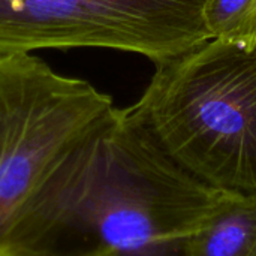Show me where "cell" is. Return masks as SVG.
Instances as JSON below:
<instances>
[{
  "instance_id": "4",
  "label": "cell",
  "mask_w": 256,
  "mask_h": 256,
  "mask_svg": "<svg viewBox=\"0 0 256 256\" xmlns=\"http://www.w3.org/2000/svg\"><path fill=\"white\" fill-rule=\"evenodd\" d=\"M207 0H0V54L108 48L162 63L212 39Z\"/></svg>"
},
{
  "instance_id": "5",
  "label": "cell",
  "mask_w": 256,
  "mask_h": 256,
  "mask_svg": "<svg viewBox=\"0 0 256 256\" xmlns=\"http://www.w3.org/2000/svg\"><path fill=\"white\" fill-rule=\"evenodd\" d=\"M186 256H256V195L225 192Z\"/></svg>"
},
{
  "instance_id": "1",
  "label": "cell",
  "mask_w": 256,
  "mask_h": 256,
  "mask_svg": "<svg viewBox=\"0 0 256 256\" xmlns=\"http://www.w3.org/2000/svg\"><path fill=\"white\" fill-rule=\"evenodd\" d=\"M224 195L114 105L48 177L0 256H186Z\"/></svg>"
},
{
  "instance_id": "7",
  "label": "cell",
  "mask_w": 256,
  "mask_h": 256,
  "mask_svg": "<svg viewBox=\"0 0 256 256\" xmlns=\"http://www.w3.org/2000/svg\"><path fill=\"white\" fill-rule=\"evenodd\" d=\"M94 256H104V255H94Z\"/></svg>"
},
{
  "instance_id": "2",
  "label": "cell",
  "mask_w": 256,
  "mask_h": 256,
  "mask_svg": "<svg viewBox=\"0 0 256 256\" xmlns=\"http://www.w3.org/2000/svg\"><path fill=\"white\" fill-rule=\"evenodd\" d=\"M134 118L182 168L256 195V46L212 38L156 64Z\"/></svg>"
},
{
  "instance_id": "3",
  "label": "cell",
  "mask_w": 256,
  "mask_h": 256,
  "mask_svg": "<svg viewBox=\"0 0 256 256\" xmlns=\"http://www.w3.org/2000/svg\"><path fill=\"white\" fill-rule=\"evenodd\" d=\"M114 106L34 54H0V246L60 162Z\"/></svg>"
},
{
  "instance_id": "6",
  "label": "cell",
  "mask_w": 256,
  "mask_h": 256,
  "mask_svg": "<svg viewBox=\"0 0 256 256\" xmlns=\"http://www.w3.org/2000/svg\"><path fill=\"white\" fill-rule=\"evenodd\" d=\"M204 20L212 38L256 46V0H207Z\"/></svg>"
}]
</instances>
